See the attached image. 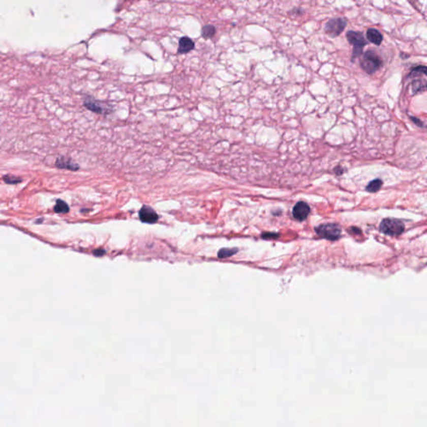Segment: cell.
<instances>
[{
	"mask_svg": "<svg viewBox=\"0 0 427 427\" xmlns=\"http://www.w3.org/2000/svg\"><path fill=\"white\" fill-rule=\"evenodd\" d=\"M383 62L381 57L372 50H368L363 54L362 59L360 60V66L364 72L368 75H372L381 69Z\"/></svg>",
	"mask_w": 427,
	"mask_h": 427,
	"instance_id": "1",
	"label": "cell"
},
{
	"mask_svg": "<svg viewBox=\"0 0 427 427\" xmlns=\"http://www.w3.org/2000/svg\"><path fill=\"white\" fill-rule=\"evenodd\" d=\"M346 39L350 44H352L353 52L351 61H355V58L360 57L363 53V49L367 45V41L363 36L362 33L356 31H348L346 34Z\"/></svg>",
	"mask_w": 427,
	"mask_h": 427,
	"instance_id": "2",
	"label": "cell"
},
{
	"mask_svg": "<svg viewBox=\"0 0 427 427\" xmlns=\"http://www.w3.org/2000/svg\"><path fill=\"white\" fill-rule=\"evenodd\" d=\"M381 232L390 236H398L404 232L405 225L398 219H385L380 225Z\"/></svg>",
	"mask_w": 427,
	"mask_h": 427,
	"instance_id": "3",
	"label": "cell"
},
{
	"mask_svg": "<svg viewBox=\"0 0 427 427\" xmlns=\"http://www.w3.org/2000/svg\"><path fill=\"white\" fill-rule=\"evenodd\" d=\"M316 231L321 238L337 240L342 235V228L337 224H323L316 228Z\"/></svg>",
	"mask_w": 427,
	"mask_h": 427,
	"instance_id": "4",
	"label": "cell"
},
{
	"mask_svg": "<svg viewBox=\"0 0 427 427\" xmlns=\"http://www.w3.org/2000/svg\"><path fill=\"white\" fill-rule=\"evenodd\" d=\"M347 25V20L343 18H334L331 19L326 23L325 27V32L326 35L331 38L339 36L346 28Z\"/></svg>",
	"mask_w": 427,
	"mask_h": 427,
	"instance_id": "5",
	"label": "cell"
},
{
	"mask_svg": "<svg viewBox=\"0 0 427 427\" xmlns=\"http://www.w3.org/2000/svg\"><path fill=\"white\" fill-rule=\"evenodd\" d=\"M84 105L90 111L95 112L97 114H109L113 112L111 105H108L106 103L100 102L99 100H94L92 98L86 99L84 100Z\"/></svg>",
	"mask_w": 427,
	"mask_h": 427,
	"instance_id": "6",
	"label": "cell"
},
{
	"mask_svg": "<svg viewBox=\"0 0 427 427\" xmlns=\"http://www.w3.org/2000/svg\"><path fill=\"white\" fill-rule=\"evenodd\" d=\"M310 212H311V208H310L309 204L303 202V201H299L297 204H295V206L293 208V217L296 221H304L309 216Z\"/></svg>",
	"mask_w": 427,
	"mask_h": 427,
	"instance_id": "7",
	"label": "cell"
},
{
	"mask_svg": "<svg viewBox=\"0 0 427 427\" xmlns=\"http://www.w3.org/2000/svg\"><path fill=\"white\" fill-rule=\"evenodd\" d=\"M139 219L142 222L148 224H155L158 221V214L156 213L151 207H142L139 212Z\"/></svg>",
	"mask_w": 427,
	"mask_h": 427,
	"instance_id": "8",
	"label": "cell"
},
{
	"mask_svg": "<svg viewBox=\"0 0 427 427\" xmlns=\"http://www.w3.org/2000/svg\"><path fill=\"white\" fill-rule=\"evenodd\" d=\"M367 38L370 42L375 44L376 46H380L382 43V40H383V36L381 35V32L373 28L367 29Z\"/></svg>",
	"mask_w": 427,
	"mask_h": 427,
	"instance_id": "9",
	"label": "cell"
},
{
	"mask_svg": "<svg viewBox=\"0 0 427 427\" xmlns=\"http://www.w3.org/2000/svg\"><path fill=\"white\" fill-rule=\"evenodd\" d=\"M195 48V43L191 38L182 37L179 41V49L178 53H187L191 52Z\"/></svg>",
	"mask_w": 427,
	"mask_h": 427,
	"instance_id": "10",
	"label": "cell"
},
{
	"mask_svg": "<svg viewBox=\"0 0 427 427\" xmlns=\"http://www.w3.org/2000/svg\"><path fill=\"white\" fill-rule=\"evenodd\" d=\"M56 166L59 168V169H67V170H73V171H76L79 170V165L73 162L72 160L70 159L58 158L56 161Z\"/></svg>",
	"mask_w": 427,
	"mask_h": 427,
	"instance_id": "11",
	"label": "cell"
},
{
	"mask_svg": "<svg viewBox=\"0 0 427 427\" xmlns=\"http://www.w3.org/2000/svg\"><path fill=\"white\" fill-rule=\"evenodd\" d=\"M425 88H426V83L425 79H415L412 82V91L415 95L425 91Z\"/></svg>",
	"mask_w": 427,
	"mask_h": 427,
	"instance_id": "12",
	"label": "cell"
},
{
	"mask_svg": "<svg viewBox=\"0 0 427 427\" xmlns=\"http://www.w3.org/2000/svg\"><path fill=\"white\" fill-rule=\"evenodd\" d=\"M425 75H426V67L424 65H421V66L413 68L409 76L414 79V78H419V77L425 76Z\"/></svg>",
	"mask_w": 427,
	"mask_h": 427,
	"instance_id": "13",
	"label": "cell"
},
{
	"mask_svg": "<svg viewBox=\"0 0 427 427\" xmlns=\"http://www.w3.org/2000/svg\"><path fill=\"white\" fill-rule=\"evenodd\" d=\"M381 186H382V180L381 179H374L372 182H370L365 190L370 193L377 192L381 189Z\"/></svg>",
	"mask_w": 427,
	"mask_h": 427,
	"instance_id": "14",
	"label": "cell"
},
{
	"mask_svg": "<svg viewBox=\"0 0 427 427\" xmlns=\"http://www.w3.org/2000/svg\"><path fill=\"white\" fill-rule=\"evenodd\" d=\"M216 32V28L213 25H205L202 28L201 34H202V37L204 38L205 40L210 39L213 37Z\"/></svg>",
	"mask_w": 427,
	"mask_h": 427,
	"instance_id": "15",
	"label": "cell"
},
{
	"mask_svg": "<svg viewBox=\"0 0 427 427\" xmlns=\"http://www.w3.org/2000/svg\"><path fill=\"white\" fill-rule=\"evenodd\" d=\"M70 210V207L64 200H58L54 206V211L56 213H67Z\"/></svg>",
	"mask_w": 427,
	"mask_h": 427,
	"instance_id": "16",
	"label": "cell"
},
{
	"mask_svg": "<svg viewBox=\"0 0 427 427\" xmlns=\"http://www.w3.org/2000/svg\"><path fill=\"white\" fill-rule=\"evenodd\" d=\"M238 251V249H229L225 248L221 249V251H219L218 256L220 258H227L230 256L235 255Z\"/></svg>",
	"mask_w": 427,
	"mask_h": 427,
	"instance_id": "17",
	"label": "cell"
},
{
	"mask_svg": "<svg viewBox=\"0 0 427 427\" xmlns=\"http://www.w3.org/2000/svg\"><path fill=\"white\" fill-rule=\"evenodd\" d=\"M4 180H5V183L7 184H18L19 182H21L22 180L19 178H17V177H13V176H7L4 177Z\"/></svg>",
	"mask_w": 427,
	"mask_h": 427,
	"instance_id": "18",
	"label": "cell"
},
{
	"mask_svg": "<svg viewBox=\"0 0 427 427\" xmlns=\"http://www.w3.org/2000/svg\"><path fill=\"white\" fill-rule=\"evenodd\" d=\"M278 234H274V233H264L262 235V238L264 239H273V238H278Z\"/></svg>",
	"mask_w": 427,
	"mask_h": 427,
	"instance_id": "19",
	"label": "cell"
},
{
	"mask_svg": "<svg viewBox=\"0 0 427 427\" xmlns=\"http://www.w3.org/2000/svg\"><path fill=\"white\" fill-rule=\"evenodd\" d=\"M105 253V251L104 250H96V251H94V254L97 256H101Z\"/></svg>",
	"mask_w": 427,
	"mask_h": 427,
	"instance_id": "20",
	"label": "cell"
},
{
	"mask_svg": "<svg viewBox=\"0 0 427 427\" xmlns=\"http://www.w3.org/2000/svg\"><path fill=\"white\" fill-rule=\"evenodd\" d=\"M411 119H412V120H413L414 122H415V123H416V125H417V126H423L422 122H421V121H420V119H418V118H413V117H411Z\"/></svg>",
	"mask_w": 427,
	"mask_h": 427,
	"instance_id": "21",
	"label": "cell"
}]
</instances>
